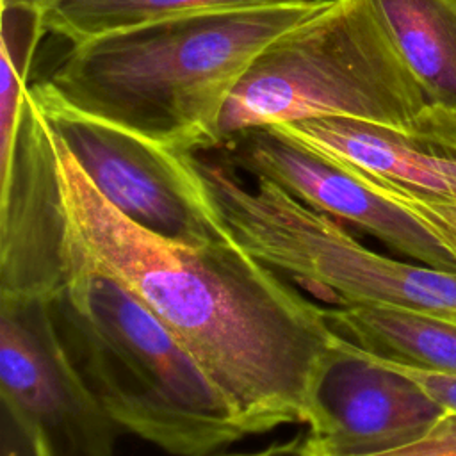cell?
I'll return each mask as SVG.
<instances>
[{
	"label": "cell",
	"mask_w": 456,
	"mask_h": 456,
	"mask_svg": "<svg viewBox=\"0 0 456 456\" xmlns=\"http://www.w3.org/2000/svg\"><path fill=\"white\" fill-rule=\"evenodd\" d=\"M57 148L68 251L121 281L180 338L248 435L305 424L335 335L324 306L232 237L189 246L142 230L96 191L59 137Z\"/></svg>",
	"instance_id": "6da1fadb"
},
{
	"label": "cell",
	"mask_w": 456,
	"mask_h": 456,
	"mask_svg": "<svg viewBox=\"0 0 456 456\" xmlns=\"http://www.w3.org/2000/svg\"><path fill=\"white\" fill-rule=\"evenodd\" d=\"M328 0L212 11L71 45L30 89L157 142L210 150L224 142V103L258 53Z\"/></svg>",
	"instance_id": "7a4b0ae2"
},
{
	"label": "cell",
	"mask_w": 456,
	"mask_h": 456,
	"mask_svg": "<svg viewBox=\"0 0 456 456\" xmlns=\"http://www.w3.org/2000/svg\"><path fill=\"white\" fill-rule=\"evenodd\" d=\"M52 310L73 362L121 429L175 456L248 436L192 353L109 273L68 251V283Z\"/></svg>",
	"instance_id": "3957f363"
},
{
	"label": "cell",
	"mask_w": 456,
	"mask_h": 456,
	"mask_svg": "<svg viewBox=\"0 0 456 456\" xmlns=\"http://www.w3.org/2000/svg\"><path fill=\"white\" fill-rule=\"evenodd\" d=\"M429 102L370 0H328L285 30L230 93L224 142L251 130L346 118L408 128Z\"/></svg>",
	"instance_id": "277c9868"
},
{
	"label": "cell",
	"mask_w": 456,
	"mask_h": 456,
	"mask_svg": "<svg viewBox=\"0 0 456 456\" xmlns=\"http://www.w3.org/2000/svg\"><path fill=\"white\" fill-rule=\"evenodd\" d=\"M196 167L228 235L289 281L333 306L381 305L456 321V273L376 253L267 178L248 187L223 162L196 157Z\"/></svg>",
	"instance_id": "5b68a950"
},
{
	"label": "cell",
	"mask_w": 456,
	"mask_h": 456,
	"mask_svg": "<svg viewBox=\"0 0 456 456\" xmlns=\"http://www.w3.org/2000/svg\"><path fill=\"white\" fill-rule=\"evenodd\" d=\"M30 94L96 191L132 223L189 246L230 237L194 153L82 114L32 89Z\"/></svg>",
	"instance_id": "8992f818"
},
{
	"label": "cell",
	"mask_w": 456,
	"mask_h": 456,
	"mask_svg": "<svg viewBox=\"0 0 456 456\" xmlns=\"http://www.w3.org/2000/svg\"><path fill=\"white\" fill-rule=\"evenodd\" d=\"M0 395L46 456H112L121 429L73 362L52 301L0 297Z\"/></svg>",
	"instance_id": "52a82bcc"
},
{
	"label": "cell",
	"mask_w": 456,
	"mask_h": 456,
	"mask_svg": "<svg viewBox=\"0 0 456 456\" xmlns=\"http://www.w3.org/2000/svg\"><path fill=\"white\" fill-rule=\"evenodd\" d=\"M235 162L301 203L349 221L411 260L456 273V248L394 189L362 169L271 128L237 135Z\"/></svg>",
	"instance_id": "ba28073f"
},
{
	"label": "cell",
	"mask_w": 456,
	"mask_h": 456,
	"mask_svg": "<svg viewBox=\"0 0 456 456\" xmlns=\"http://www.w3.org/2000/svg\"><path fill=\"white\" fill-rule=\"evenodd\" d=\"M447 410L381 356L335 333L310 385L314 456H374L431 429Z\"/></svg>",
	"instance_id": "9c48e42d"
},
{
	"label": "cell",
	"mask_w": 456,
	"mask_h": 456,
	"mask_svg": "<svg viewBox=\"0 0 456 456\" xmlns=\"http://www.w3.org/2000/svg\"><path fill=\"white\" fill-rule=\"evenodd\" d=\"M68 283V217L57 135L28 91L0 166V297L55 301Z\"/></svg>",
	"instance_id": "30bf717a"
},
{
	"label": "cell",
	"mask_w": 456,
	"mask_h": 456,
	"mask_svg": "<svg viewBox=\"0 0 456 456\" xmlns=\"http://www.w3.org/2000/svg\"><path fill=\"white\" fill-rule=\"evenodd\" d=\"M271 130L340 159L404 196L456 205V112L451 109L429 103L408 128L322 118Z\"/></svg>",
	"instance_id": "8fae6325"
},
{
	"label": "cell",
	"mask_w": 456,
	"mask_h": 456,
	"mask_svg": "<svg viewBox=\"0 0 456 456\" xmlns=\"http://www.w3.org/2000/svg\"><path fill=\"white\" fill-rule=\"evenodd\" d=\"M330 328L387 360L456 374V321L381 305L324 306Z\"/></svg>",
	"instance_id": "7c38bea8"
},
{
	"label": "cell",
	"mask_w": 456,
	"mask_h": 456,
	"mask_svg": "<svg viewBox=\"0 0 456 456\" xmlns=\"http://www.w3.org/2000/svg\"><path fill=\"white\" fill-rule=\"evenodd\" d=\"M433 105L456 112V0H370Z\"/></svg>",
	"instance_id": "4fadbf2b"
},
{
	"label": "cell",
	"mask_w": 456,
	"mask_h": 456,
	"mask_svg": "<svg viewBox=\"0 0 456 456\" xmlns=\"http://www.w3.org/2000/svg\"><path fill=\"white\" fill-rule=\"evenodd\" d=\"M290 0H57L45 12L46 32L71 45L112 32L212 11L264 7Z\"/></svg>",
	"instance_id": "5bb4252c"
},
{
	"label": "cell",
	"mask_w": 456,
	"mask_h": 456,
	"mask_svg": "<svg viewBox=\"0 0 456 456\" xmlns=\"http://www.w3.org/2000/svg\"><path fill=\"white\" fill-rule=\"evenodd\" d=\"M374 456H456V413L445 411L420 438Z\"/></svg>",
	"instance_id": "9a60e30c"
},
{
	"label": "cell",
	"mask_w": 456,
	"mask_h": 456,
	"mask_svg": "<svg viewBox=\"0 0 456 456\" xmlns=\"http://www.w3.org/2000/svg\"><path fill=\"white\" fill-rule=\"evenodd\" d=\"M387 362L397 370H401L403 374H406L408 378H411L431 399H435L447 411L456 413V374L454 372L424 369V367L401 363L394 360H387Z\"/></svg>",
	"instance_id": "2e32d148"
},
{
	"label": "cell",
	"mask_w": 456,
	"mask_h": 456,
	"mask_svg": "<svg viewBox=\"0 0 456 456\" xmlns=\"http://www.w3.org/2000/svg\"><path fill=\"white\" fill-rule=\"evenodd\" d=\"M2 456H46L39 438L2 404Z\"/></svg>",
	"instance_id": "e0dca14e"
},
{
	"label": "cell",
	"mask_w": 456,
	"mask_h": 456,
	"mask_svg": "<svg viewBox=\"0 0 456 456\" xmlns=\"http://www.w3.org/2000/svg\"><path fill=\"white\" fill-rule=\"evenodd\" d=\"M397 192V191H395ZM415 212H419L431 226H435L444 239L456 248V205H444V203H428L420 200H413L397 192Z\"/></svg>",
	"instance_id": "ac0fdd59"
},
{
	"label": "cell",
	"mask_w": 456,
	"mask_h": 456,
	"mask_svg": "<svg viewBox=\"0 0 456 456\" xmlns=\"http://www.w3.org/2000/svg\"><path fill=\"white\" fill-rule=\"evenodd\" d=\"M198 456H314L308 445L306 435H297L290 440L285 442H276L271 444L260 451H249V452H207V454H198Z\"/></svg>",
	"instance_id": "d6986e66"
},
{
	"label": "cell",
	"mask_w": 456,
	"mask_h": 456,
	"mask_svg": "<svg viewBox=\"0 0 456 456\" xmlns=\"http://www.w3.org/2000/svg\"><path fill=\"white\" fill-rule=\"evenodd\" d=\"M2 5H27L46 12L57 0H0Z\"/></svg>",
	"instance_id": "ffe728a7"
}]
</instances>
